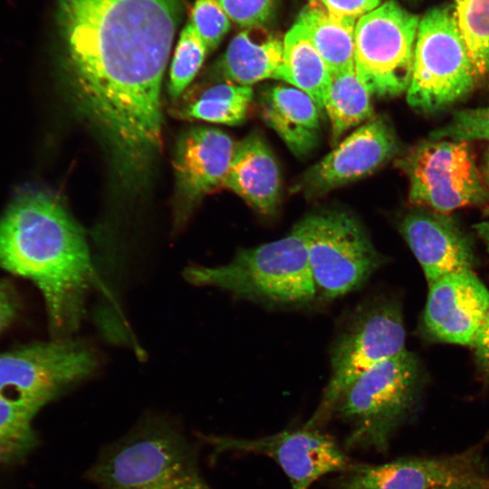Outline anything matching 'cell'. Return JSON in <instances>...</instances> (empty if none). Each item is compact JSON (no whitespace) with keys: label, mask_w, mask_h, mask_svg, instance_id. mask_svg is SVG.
<instances>
[{"label":"cell","mask_w":489,"mask_h":489,"mask_svg":"<svg viewBox=\"0 0 489 489\" xmlns=\"http://www.w3.org/2000/svg\"><path fill=\"white\" fill-rule=\"evenodd\" d=\"M179 4L57 0L76 96L120 161L141 162L161 149V83Z\"/></svg>","instance_id":"cell-1"},{"label":"cell","mask_w":489,"mask_h":489,"mask_svg":"<svg viewBox=\"0 0 489 489\" xmlns=\"http://www.w3.org/2000/svg\"><path fill=\"white\" fill-rule=\"evenodd\" d=\"M0 269L39 289L53 339L78 329L94 268L83 230L58 199L31 190L12 202L0 218Z\"/></svg>","instance_id":"cell-2"},{"label":"cell","mask_w":489,"mask_h":489,"mask_svg":"<svg viewBox=\"0 0 489 489\" xmlns=\"http://www.w3.org/2000/svg\"><path fill=\"white\" fill-rule=\"evenodd\" d=\"M86 477L101 489H212L192 442L177 424L156 415L106 446Z\"/></svg>","instance_id":"cell-3"},{"label":"cell","mask_w":489,"mask_h":489,"mask_svg":"<svg viewBox=\"0 0 489 489\" xmlns=\"http://www.w3.org/2000/svg\"><path fill=\"white\" fill-rule=\"evenodd\" d=\"M184 274L195 285L217 287L271 307L306 306L318 293L300 223L283 238L238 251L225 264L193 265Z\"/></svg>","instance_id":"cell-4"},{"label":"cell","mask_w":489,"mask_h":489,"mask_svg":"<svg viewBox=\"0 0 489 489\" xmlns=\"http://www.w3.org/2000/svg\"><path fill=\"white\" fill-rule=\"evenodd\" d=\"M420 391L417 358L405 350L361 373L339 398L332 416L349 427L348 449L385 452L415 409Z\"/></svg>","instance_id":"cell-5"},{"label":"cell","mask_w":489,"mask_h":489,"mask_svg":"<svg viewBox=\"0 0 489 489\" xmlns=\"http://www.w3.org/2000/svg\"><path fill=\"white\" fill-rule=\"evenodd\" d=\"M405 339L401 308L396 301L377 297L356 308L331 346L330 379L320 405L303 427H321L347 387L368 369L404 351Z\"/></svg>","instance_id":"cell-6"},{"label":"cell","mask_w":489,"mask_h":489,"mask_svg":"<svg viewBox=\"0 0 489 489\" xmlns=\"http://www.w3.org/2000/svg\"><path fill=\"white\" fill-rule=\"evenodd\" d=\"M475 81L452 5L431 8L419 19L408 103L436 111L467 94Z\"/></svg>","instance_id":"cell-7"},{"label":"cell","mask_w":489,"mask_h":489,"mask_svg":"<svg viewBox=\"0 0 489 489\" xmlns=\"http://www.w3.org/2000/svg\"><path fill=\"white\" fill-rule=\"evenodd\" d=\"M96 366L95 352L82 340L64 338L25 344L0 352V397L37 414L90 376Z\"/></svg>","instance_id":"cell-8"},{"label":"cell","mask_w":489,"mask_h":489,"mask_svg":"<svg viewBox=\"0 0 489 489\" xmlns=\"http://www.w3.org/2000/svg\"><path fill=\"white\" fill-rule=\"evenodd\" d=\"M302 225L318 293L328 300L360 288L382 264L359 220L344 211L306 216Z\"/></svg>","instance_id":"cell-9"},{"label":"cell","mask_w":489,"mask_h":489,"mask_svg":"<svg viewBox=\"0 0 489 489\" xmlns=\"http://www.w3.org/2000/svg\"><path fill=\"white\" fill-rule=\"evenodd\" d=\"M417 15L389 0L355 25V70L370 95L407 91L413 69Z\"/></svg>","instance_id":"cell-10"},{"label":"cell","mask_w":489,"mask_h":489,"mask_svg":"<svg viewBox=\"0 0 489 489\" xmlns=\"http://www.w3.org/2000/svg\"><path fill=\"white\" fill-rule=\"evenodd\" d=\"M399 164L416 205L446 214L488 197L468 142L432 139L412 149Z\"/></svg>","instance_id":"cell-11"},{"label":"cell","mask_w":489,"mask_h":489,"mask_svg":"<svg viewBox=\"0 0 489 489\" xmlns=\"http://www.w3.org/2000/svg\"><path fill=\"white\" fill-rule=\"evenodd\" d=\"M473 484L489 486L480 446L441 458L352 464L335 479L331 489H451Z\"/></svg>","instance_id":"cell-12"},{"label":"cell","mask_w":489,"mask_h":489,"mask_svg":"<svg viewBox=\"0 0 489 489\" xmlns=\"http://www.w3.org/2000/svg\"><path fill=\"white\" fill-rule=\"evenodd\" d=\"M216 451H237L266 455L289 478L292 489H309L321 476L341 473L353 463L329 436L302 427L257 439L205 436Z\"/></svg>","instance_id":"cell-13"},{"label":"cell","mask_w":489,"mask_h":489,"mask_svg":"<svg viewBox=\"0 0 489 489\" xmlns=\"http://www.w3.org/2000/svg\"><path fill=\"white\" fill-rule=\"evenodd\" d=\"M489 310V291L473 270L446 275L429 284L423 322L437 340L472 345Z\"/></svg>","instance_id":"cell-14"},{"label":"cell","mask_w":489,"mask_h":489,"mask_svg":"<svg viewBox=\"0 0 489 489\" xmlns=\"http://www.w3.org/2000/svg\"><path fill=\"white\" fill-rule=\"evenodd\" d=\"M396 150L391 129L381 119L362 125L308 170L305 190L323 194L373 172Z\"/></svg>","instance_id":"cell-15"},{"label":"cell","mask_w":489,"mask_h":489,"mask_svg":"<svg viewBox=\"0 0 489 489\" xmlns=\"http://www.w3.org/2000/svg\"><path fill=\"white\" fill-rule=\"evenodd\" d=\"M400 231L428 284L446 275L472 270L474 253L468 238L443 214L410 213L403 218Z\"/></svg>","instance_id":"cell-16"},{"label":"cell","mask_w":489,"mask_h":489,"mask_svg":"<svg viewBox=\"0 0 489 489\" xmlns=\"http://www.w3.org/2000/svg\"><path fill=\"white\" fill-rule=\"evenodd\" d=\"M235 144L223 130L197 127L177 143L174 168L179 194L193 203L224 187Z\"/></svg>","instance_id":"cell-17"},{"label":"cell","mask_w":489,"mask_h":489,"mask_svg":"<svg viewBox=\"0 0 489 489\" xmlns=\"http://www.w3.org/2000/svg\"><path fill=\"white\" fill-rule=\"evenodd\" d=\"M224 187L234 191L264 215L279 202L281 176L277 161L263 139L249 135L235 144Z\"/></svg>","instance_id":"cell-18"},{"label":"cell","mask_w":489,"mask_h":489,"mask_svg":"<svg viewBox=\"0 0 489 489\" xmlns=\"http://www.w3.org/2000/svg\"><path fill=\"white\" fill-rule=\"evenodd\" d=\"M261 113L295 155L305 156L316 147L321 110L304 91L284 85L269 87L261 96Z\"/></svg>","instance_id":"cell-19"},{"label":"cell","mask_w":489,"mask_h":489,"mask_svg":"<svg viewBox=\"0 0 489 489\" xmlns=\"http://www.w3.org/2000/svg\"><path fill=\"white\" fill-rule=\"evenodd\" d=\"M219 70L226 82L244 86L266 79L286 82L283 41L261 25L248 27L231 40Z\"/></svg>","instance_id":"cell-20"},{"label":"cell","mask_w":489,"mask_h":489,"mask_svg":"<svg viewBox=\"0 0 489 489\" xmlns=\"http://www.w3.org/2000/svg\"><path fill=\"white\" fill-rule=\"evenodd\" d=\"M331 73L355 68L356 21L331 14L318 0L302 11L298 20Z\"/></svg>","instance_id":"cell-21"},{"label":"cell","mask_w":489,"mask_h":489,"mask_svg":"<svg viewBox=\"0 0 489 489\" xmlns=\"http://www.w3.org/2000/svg\"><path fill=\"white\" fill-rule=\"evenodd\" d=\"M283 58L286 82L307 93L321 111L331 72L299 21L284 36Z\"/></svg>","instance_id":"cell-22"},{"label":"cell","mask_w":489,"mask_h":489,"mask_svg":"<svg viewBox=\"0 0 489 489\" xmlns=\"http://www.w3.org/2000/svg\"><path fill=\"white\" fill-rule=\"evenodd\" d=\"M370 96L355 68L331 73L323 97V110L331 121L332 143H336L350 128L371 118Z\"/></svg>","instance_id":"cell-23"},{"label":"cell","mask_w":489,"mask_h":489,"mask_svg":"<svg viewBox=\"0 0 489 489\" xmlns=\"http://www.w3.org/2000/svg\"><path fill=\"white\" fill-rule=\"evenodd\" d=\"M253 98L254 91L250 86L218 83L184 104L179 114L186 119L238 125L245 120Z\"/></svg>","instance_id":"cell-24"},{"label":"cell","mask_w":489,"mask_h":489,"mask_svg":"<svg viewBox=\"0 0 489 489\" xmlns=\"http://www.w3.org/2000/svg\"><path fill=\"white\" fill-rule=\"evenodd\" d=\"M452 7L475 79L489 76V0H454Z\"/></svg>","instance_id":"cell-25"},{"label":"cell","mask_w":489,"mask_h":489,"mask_svg":"<svg viewBox=\"0 0 489 489\" xmlns=\"http://www.w3.org/2000/svg\"><path fill=\"white\" fill-rule=\"evenodd\" d=\"M36 413L0 397V463L24 457L36 445L33 428Z\"/></svg>","instance_id":"cell-26"},{"label":"cell","mask_w":489,"mask_h":489,"mask_svg":"<svg viewBox=\"0 0 489 489\" xmlns=\"http://www.w3.org/2000/svg\"><path fill=\"white\" fill-rule=\"evenodd\" d=\"M207 53L205 43L188 23L180 34L170 67L168 91L173 100L178 99L194 80Z\"/></svg>","instance_id":"cell-27"},{"label":"cell","mask_w":489,"mask_h":489,"mask_svg":"<svg viewBox=\"0 0 489 489\" xmlns=\"http://www.w3.org/2000/svg\"><path fill=\"white\" fill-rule=\"evenodd\" d=\"M431 139L489 141V106L455 112L449 123L431 133Z\"/></svg>","instance_id":"cell-28"},{"label":"cell","mask_w":489,"mask_h":489,"mask_svg":"<svg viewBox=\"0 0 489 489\" xmlns=\"http://www.w3.org/2000/svg\"><path fill=\"white\" fill-rule=\"evenodd\" d=\"M230 19L216 0H196L189 24L208 53L215 50L230 28Z\"/></svg>","instance_id":"cell-29"},{"label":"cell","mask_w":489,"mask_h":489,"mask_svg":"<svg viewBox=\"0 0 489 489\" xmlns=\"http://www.w3.org/2000/svg\"><path fill=\"white\" fill-rule=\"evenodd\" d=\"M228 18L247 27L263 24L270 16L273 0H216Z\"/></svg>","instance_id":"cell-30"},{"label":"cell","mask_w":489,"mask_h":489,"mask_svg":"<svg viewBox=\"0 0 489 489\" xmlns=\"http://www.w3.org/2000/svg\"><path fill=\"white\" fill-rule=\"evenodd\" d=\"M332 15L358 21L379 6L381 0H318Z\"/></svg>","instance_id":"cell-31"},{"label":"cell","mask_w":489,"mask_h":489,"mask_svg":"<svg viewBox=\"0 0 489 489\" xmlns=\"http://www.w3.org/2000/svg\"><path fill=\"white\" fill-rule=\"evenodd\" d=\"M20 310V300L14 285L0 280V333L16 318Z\"/></svg>","instance_id":"cell-32"},{"label":"cell","mask_w":489,"mask_h":489,"mask_svg":"<svg viewBox=\"0 0 489 489\" xmlns=\"http://www.w3.org/2000/svg\"><path fill=\"white\" fill-rule=\"evenodd\" d=\"M480 370L489 377V310L477 331L472 345Z\"/></svg>","instance_id":"cell-33"},{"label":"cell","mask_w":489,"mask_h":489,"mask_svg":"<svg viewBox=\"0 0 489 489\" xmlns=\"http://www.w3.org/2000/svg\"><path fill=\"white\" fill-rule=\"evenodd\" d=\"M475 229L480 238L484 241L489 254V221L476 224Z\"/></svg>","instance_id":"cell-34"},{"label":"cell","mask_w":489,"mask_h":489,"mask_svg":"<svg viewBox=\"0 0 489 489\" xmlns=\"http://www.w3.org/2000/svg\"><path fill=\"white\" fill-rule=\"evenodd\" d=\"M451 489H489V487L483 484H474V485L458 486V487H455Z\"/></svg>","instance_id":"cell-35"},{"label":"cell","mask_w":489,"mask_h":489,"mask_svg":"<svg viewBox=\"0 0 489 489\" xmlns=\"http://www.w3.org/2000/svg\"><path fill=\"white\" fill-rule=\"evenodd\" d=\"M485 178L487 185L489 186V147L486 153V158H485Z\"/></svg>","instance_id":"cell-36"}]
</instances>
